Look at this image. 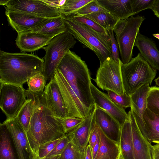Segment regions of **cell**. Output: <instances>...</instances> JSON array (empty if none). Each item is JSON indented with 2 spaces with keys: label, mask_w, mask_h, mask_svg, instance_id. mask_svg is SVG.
I'll return each mask as SVG.
<instances>
[{
  "label": "cell",
  "mask_w": 159,
  "mask_h": 159,
  "mask_svg": "<svg viewBox=\"0 0 159 159\" xmlns=\"http://www.w3.org/2000/svg\"><path fill=\"white\" fill-rule=\"evenodd\" d=\"M27 98L33 102L32 115L26 136L32 152L38 155L40 146L65 136L63 127L54 117L43 92L34 93L25 89Z\"/></svg>",
  "instance_id": "1"
},
{
  "label": "cell",
  "mask_w": 159,
  "mask_h": 159,
  "mask_svg": "<svg viewBox=\"0 0 159 159\" xmlns=\"http://www.w3.org/2000/svg\"><path fill=\"white\" fill-rule=\"evenodd\" d=\"M44 61L38 56L25 53L0 51V82L23 87L32 77L43 73Z\"/></svg>",
  "instance_id": "2"
},
{
  "label": "cell",
  "mask_w": 159,
  "mask_h": 159,
  "mask_svg": "<svg viewBox=\"0 0 159 159\" xmlns=\"http://www.w3.org/2000/svg\"><path fill=\"white\" fill-rule=\"evenodd\" d=\"M57 69L83 105L92 111L95 104L91 93L92 82L90 72L85 61L69 50Z\"/></svg>",
  "instance_id": "3"
},
{
  "label": "cell",
  "mask_w": 159,
  "mask_h": 159,
  "mask_svg": "<svg viewBox=\"0 0 159 159\" xmlns=\"http://www.w3.org/2000/svg\"><path fill=\"white\" fill-rule=\"evenodd\" d=\"M64 17L67 31L93 51L98 57L100 64L107 58L111 57L110 37L100 34L86 25L76 21L72 16Z\"/></svg>",
  "instance_id": "4"
},
{
  "label": "cell",
  "mask_w": 159,
  "mask_h": 159,
  "mask_svg": "<svg viewBox=\"0 0 159 159\" xmlns=\"http://www.w3.org/2000/svg\"><path fill=\"white\" fill-rule=\"evenodd\" d=\"M120 70L125 92L129 96L144 85H151L157 73L140 53L126 64L121 61Z\"/></svg>",
  "instance_id": "5"
},
{
  "label": "cell",
  "mask_w": 159,
  "mask_h": 159,
  "mask_svg": "<svg viewBox=\"0 0 159 159\" xmlns=\"http://www.w3.org/2000/svg\"><path fill=\"white\" fill-rule=\"evenodd\" d=\"M76 43L72 35L67 31L55 36L43 48L45 51L43 74L47 82L53 78L61 60Z\"/></svg>",
  "instance_id": "6"
},
{
  "label": "cell",
  "mask_w": 159,
  "mask_h": 159,
  "mask_svg": "<svg viewBox=\"0 0 159 159\" xmlns=\"http://www.w3.org/2000/svg\"><path fill=\"white\" fill-rule=\"evenodd\" d=\"M120 59L119 62L111 57L107 58L97 70L94 79L97 85L102 90H111L119 95L125 93L120 70Z\"/></svg>",
  "instance_id": "7"
},
{
  "label": "cell",
  "mask_w": 159,
  "mask_h": 159,
  "mask_svg": "<svg viewBox=\"0 0 159 159\" xmlns=\"http://www.w3.org/2000/svg\"><path fill=\"white\" fill-rule=\"evenodd\" d=\"M53 78L63 99L67 113V117L85 119L88 117L93 111H90L83 105L57 68L55 71Z\"/></svg>",
  "instance_id": "8"
},
{
  "label": "cell",
  "mask_w": 159,
  "mask_h": 159,
  "mask_svg": "<svg viewBox=\"0 0 159 159\" xmlns=\"http://www.w3.org/2000/svg\"><path fill=\"white\" fill-rule=\"evenodd\" d=\"M0 107L6 120L14 118L26 101L25 89L23 87L0 83Z\"/></svg>",
  "instance_id": "9"
},
{
  "label": "cell",
  "mask_w": 159,
  "mask_h": 159,
  "mask_svg": "<svg viewBox=\"0 0 159 159\" xmlns=\"http://www.w3.org/2000/svg\"><path fill=\"white\" fill-rule=\"evenodd\" d=\"M144 16H131L123 31L116 38L120 52L121 62L124 64L129 63L132 58V52L139 28L145 20Z\"/></svg>",
  "instance_id": "10"
},
{
  "label": "cell",
  "mask_w": 159,
  "mask_h": 159,
  "mask_svg": "<svg viewBox=\"0 0 159 159\" xmlns=\"http://www.w3.org/2000/svg\"><path fill=\"white\" fill-rule=\"evenodd\" d=\"M10 10L33 14L50 18L61 16L58 8L51 7L42 0H8L3 5Z\"/></svg>",
  "instance_id": "11"
},
{
  "label": "cell",
  "mask_w": 159,
  "mask_h": 159,
  "mask_svg": "<svg viewBox=\"0 0 159 159\" xmlns=\"http://www.w3.org/2000/svg\"><path fill=\"white\" fill-rule=\"evenodd\" d=\"M5 8V15L8 23L13 29L16 31L18 34L32 31L34 29L40 26L49 19Z\"/></svg>",
  "instance_id": "12"
},
{
  "label": "cell",
  "mask_w": 159,
  "mask_h": 159,
  "mask_svg": "<svg viewBox=\"0 0 159 159\" xmlns=\"http://www.w3.org/2000/svg\"><path fill=\"white\" fill-rule=\"evenodd\" d=\"M91 90L95 105L111 115L121 127L128 117V113L124 108L114 102L107 94L99 90L92 83Z\"/></svg>",
  "instance_id": "13"
},
{
  "label": "cell",
  "mask_w": 159,
  "mask_h": 159,
  "mask_svg": "<svg viewBox=\"0 0 159 159\" xmlns=\"http://www.w3.org/2000/svg\"><path fill=\"white\" fill-rule=\"evenodd\" d=\"M3 122L12 138L18 159H29L31 150L26 133L19 121L15 117Z\"/></svg>",
  "instance_id": "14"
},
{
  "label": "cell",
  "mask_w": 159,
  "mask_h": 159,
  "mask_svg": "<svg viewBox=\"0 0 159 159\" xmlns=\"http://www.w3.org/2000/svg\"><path fill=\"white\" fill-rule=\"evenodd\" d=\"M93 122L107 138L119 143L121 126L111 115L96 105Z\"/></svg>",
  "instance_id": "15"
},
{
  "label": "cell",
  "mask_w": 159,
  "mask_h": 159,
  "mask_svg": "<svg viewBox=\"0 0 159 159\" xmlns=\"http://www.w3.org/2000/svg\"><path fill=\"white\" fill-rule=\"evenodd\" d=\"M43 93L54 116L60 118H66L67 113L64 101L53 77L46 85Z\"/></svg>",
  "instance_id": "16"
},
{
  "label": "cell",
  "mask_w": 159,
  "mask_h": 159,
  "mask_svg": "<svg viewBox=\"0 0 159 159\" xmlns=\"http://www.w3.org/2000/svg\"><path fill=\"white\" fill-rule=\"evenodd\" d=\"M53 38L29 31L18 34L16 44L21 51L32 52L43 48Z\"/></svg>",
  "instance_id": "17"
},
{
  "label": "cell",
  "mask_w": 159,
  "mask_h": 159,
  "mask_svg": "<svg viewBox=\"0 0 159 159\" xmlns=\"http://www.w3.org/2000/svg\"><path fill=\"white\" fill-rule=\"evenodd\" d=\"M96 108L95 105L89 116L75 129L66 134L69 141L81 149H86L88 144Z\"/></svg>",
  "instance_id": "18"
},
{
  "label": "cell",
  "mask_w": 159,
  "mask_h": 159,
  "mask_svg": "<svg viewBox=\"0 0 159 159\" xmlns=\"http://www.w3.org/2000/svg\"><path fill=\"white\" fill-rule=\"evenodd\" d=\"M134 46L143 57L153 69L159 70V51L154 41L139 32Z\"/></svg>",
  "instance_id": "19"
},
{
  "label": "cell",
  "mask_w": 159,
  "mask_h": 159,
  "mask_svg": "<svg viewBox=\"0 0 159 159\" xmlns=\"http://www.w3.org/2000/svg\"><path fill=\"white\" fill-rule=\"evenodd\" d=\"M134 159H152L150 149L151 144L142 134L130 110Z\"/></svg>",
  "instance_id": "20"
},
{
  "label": "cell",
  "mask_w": 159,
  "mask_h": 159,
  "mask_svg": "<svg viewBox=\"0 0 159 159\" xmlns=\"http://www.w3.org/2000/svg\"><path fill=\"white\" fill-rule=\"evenodd\" d=\"M150 88L149 84L144 85L130 96V111L140 131L144 126L143 116L147 108V99Z\"/></svg>",
  "instance_id": "21"
},
{
  "label": "cell",
  "mask_w": 159,
  "mask_h": 159,
  "mask_svg": "<svg viewBox=\"0 0 159 159\" xmlns=\"http://www.w3.org/2000/svg\"><path fill=\"white\" fill-rule=\"evenodd\" d=\"M102 7L120 20L126 19L135 14L131 0H97Z\"/></svg>",
  "instance_id": "22"
},
{
  "label": "cell",
  "mask_w": 159,
  "mask_h": 159,
  "mask_svg": "<svg viewBox=\"0 0 159 159\" xmlns=\"http://www.w3.org/2000/svg\"><path fill=\"white\" fill-rule=\"evenodd\" d=\"M144 126L141 131L148 142L159 143V115L147 108L143 116Z\"/></svg>",
  "instance_id": "23"
},
{
  "label": "cell",
  "mask_w": 159,
  "mask_h": 159,
  "mask_svg": "<svg viewBox=\"0 0 159 159\" xmlns=\"http://www.w3.org/2000/svg\"><path fill=\"white\" fill-rule=\"evenodd\" d=\"M119 144L124 159H134L131 125L128 113L127 119L121 127Z\"/></svg>",
  "instance_id": "24"
},
{
  "label": "cell",
  "mask_w": 159,
  "mask_h": 159,
  "mask_svg": "<svg viewBox=\"0 0 159 159\" xmlns=\"http://www.w3.org/2000/svg\"><path fill=\"white\" fill-rule=\"evenodd\" d=\"M98 133L100 145L94 159H117L120 152L119 143L107 138L99 127Z\"/></svg>",
  "instance_id": "25"
},
{
  "label": "cell",
  "mask_w": 159,
  "mask_h": 159,
  "mask_svg": "<svg viewBox=\"0 0 159 159\" xmlns=\"http://www.w3.org/2000/svg\"><path fill=\"white\" fill-rule=\"evenodd\" d=\"M64 18L62 15L58 17L49 18L40 26L34 29L32 31L54 37L67 31Z\"/></svg>",
  "instance_id": "26"
},
{
  "label": "cell",
  "mask_w": 159,
  "mask_h": 159,
  "mask_svg": "<svg viewBox=\"0 0 159 159\" xmlns=\"http://www.w3.org/2000/svg\"><path fill=\"white\" fill-rule=\"evenodd\" d=\"M10 134L6 125L0 124V159H16L11 146Z\"/></svg>",
  "instance_id": "27"
},
{
  "label": "cell",
  "mask_w": 159,
  "mask_h": 159,
  "mask_svg": "<svg viewBox=\"0 0 159 159\" xmlns=\"http://www.w3.org/2000/svg\"><path fill=\"white\" fill-rule=\"evenodd\" d=\"M84 16L94 21L107 31L113 29L120 20L109 12H96Z\"/></svg>",
  "instance_id": "28"
},
{
  "label": "cell",
  "mask_w": 159,
  "mask_h": 159,
  "mask_svg": "<svg viewBox=\"0 0 159 159\" xmlns=\"http://www.w3.org/2000/svg\"><path fill=\"white\" fill-rule=\"evenodd\" d=\"M33 111L32 100L30 98H27L26 101L16 117L24 129L26 135L30 124Z\"/></svg>",
  "instance_id": "29"
},
{
  "label": "cell",
  "mask_w": 159,
  "mask_h": 159,
  "mask_svg": "<svg viewBox=\"0 0 159 159\" xmlns=\"http://www.w3.org/2000/svg\"><path fill=\"white\" fill-rule=\"evenodd\" d=\"M92 0H66L59 9L61 13L66 17L76 15L77 11Z\"/></svg>",
  "instance_id": "30"
},
{
  "label": "cell",
  "mask_w": 159,
  "mask_h": 159,
  "mask_svg": "<svg viewBox=\"0 0 159 159\" xmlns=\"http://www.w3.org/2000/svg\"><path fill=\"white\" fill-rule=\"evenodd\" d=\"M28 90L34 93L43 92L47 83L43 73L37 74L31 77L27 81Z\"/></svg>",
  "instance_id": "31"
},
{
  "label": "cell",
  "mask_w": 159,
  "mask_h": 159,
  "mask_svg": "<svg viewBox=\"0 0 159 159\" xmlns=\"http://www.w3.org/2000/svg\"><path fill=\"white\" fill-rule=\"evenodd\" d=\"M147 108L159 115V87L155 86L150 88L147 99Z\"/></svg>",
  "instance_id": "32"
},
{
  "label": "cell",
  "mask_w": 159,
  "mask_h": 159,
  "mask_svg": "<svg viewBox=\"0 0 159 159\" xmlns=\"http://www.w3.org/2000/svg\"><path fill=\"white\" fill-rule=\"evenodd\" d=\"M86 149H81L70 142L61 155V159H85Z\"/></svg>",
  "instance_id": "33"
},
{
  "label": "cell",
  "mask_w": 159,
  "mask_h": 159,
  "mask_svg": "<svg viewBox=\"0 0 159 159\" xmlns=\"http://www.w3.org/2000/svg\"><path fill=\"white\" fill-rule=\"evenodd\" d=\"M72 16L76 21L86 25L98 33L110 37L107 30L91 19L84 16L75 15Z\"/></svg>",
  "instance_id": "34"
},
{
  "label": "cell",
  "mask_w": 159,
  "mask_h": 159,
  "mask_svg": "<svg viewBox=\"0 0 159 159\" xmlns=\"http://www.w3.org/2000/svg\"><path fill=\"white\" fill-rule=\"evenodd\" d=\"M99 12H109L100 5L97 0H92L80 8L76 15L85 16Z\"/></svg>",
  "instance_id": "35"
},
{
  "label": "cell",
  "mask_w": 159,
  "mask_h": 159,
  "mask_svg": "<svg viewBox=\"0 0 159 159\" xmlns=\"http://www.w3.org/2000/svg\"><path fill=\"white\" fill-rule=\"evenodd\" d=\"M107 91L109 98L117 105L123 108L131 107V102L130 96L125 92L123 95H119L111 90Z\"/></svg>",
  "instance_id": "36"
},
{
  "label": "cell",
  "mask_w": 159,
  "mask_h": 159,
  "mask_svg": "<svg viewBox=\"0 0 159 159\" xmlns=\"http://www.w3.org/2000/svg\"><path fill=\"white\" fill-rule=\"evenodd\" d=\"M54 116L62 125L66 134L75 129L84 120L79 118H63Z\"/></svg>",
  "instance_id": "37"
},
{
  "label": "cell",
  "mask_w": 159,
  "mask_h": 159,
  "mask_svg": "<svg viewBox=\"0 0 159 159\" xmlns=\"http://www.w3.org/2000/svg\"><path fill=\"white\" fill-rule=\"evenodd\" d=\"M155 0H131L133 11L134 14L147 9H151Z\"/></svg>",
  "instance_id": "38"
},
{
  "label": "cell",
  "mask_w": 159,
  "mask_h": 159,
  "mask_svg": "<svg viewBox=\"0 0 159 159\" xmlns=\"http://www.w3.org/2000/svg\"><path fill=\"white\" fill-rule=\"evenodd\" d=\"M63 137L41 145L38 150V154L39 157L41 158L46 157Z\"/></svg>",
  "instance_id": "39"
},
{
  "label": "cell",
  "mask_w": 159,
  "mask_h": 159,
  "mask_svg": "<svg viewBox=\"0 0 159 159\" xmlns=\"http://www.w3.org/2000/svg\"><path fill=\"white\" fill-rule=\"evenodd\" d=\"M69 142V140L66 135L56 145L54 149L46 157H53L61 155Z\"/></svg>",
  "instance_id": "40"
},
{
  "label": "cell",
  "mask_w": 159,
  "mask_h": 159,
  "mask_svg": "<svg viewBox=\"0 0 159 159\" xmlns=\"http://www.w3.org/2000/svg\"><path fill=\"white\" fill-rule=\"evenodd\" d=\"M107 31L110 37L111 43V57L115 61L119 62L120 60L119 56V48L118 43L114 37L113 30Z\"/></svg>",
  "instance_id": "41"
},
{
  "label": "cell",
  "mask_w": 159,
  "mask_h": 159,
  "mask_svg": "<svg viewBox=\"0 0 159 159\" xmlns=\"http://www.w3.org/2000/svg\"><path fill=\"white\" fill-rule=\"evenodd\" d=\"M98 126L93 122L89 139V144L90 145L92 150L97 139L98 135Z\"/></svg>",
  "instance_id": "42"
},
{
  "label": "cell",
  "mask_w": 159,
  "mask_h": 159,
  "mask_svg": "<svg viewBox=\"0 0 159 159\" xmlns=\"http://www.w3.org/2000/svg\"><path fill=\"white\" fill-rule=\"evenodd\" d=\"M127 19L120 20L115 25L113 29L114 32L115 34L116 38L118 37L124 29L127 23Z\"/></svg>",
  "instance_id": "43"
},
{
  "label": "cell",
  "mask_w": 159,
  "mask_h": 159,
  "mask_svg": "<svg viewBox=\"0 0 159 159\" xmlns=\"http://www.w3.org/2000/svg\"><path fill=\"white\" fill-rule=\"evenodd\" d=\"M49 6L58 9H59L63 5L66 0H42Z\"/></svg>",
  "instance_id": "44"
},
{
  "label": "cell",
  "mask_w": 159,
  "mask_h": 159,
  "mask_svg": "<svg viewBox=\"0 0 159 159\" xmlns=\"http://www.w3.org/2000/svg\"><path fill=\"white\" fill-rule=\"evenodd\" d=\"M152 159H159V143L152 145L150 147Z\"/></svg>",
  "instance_id": "45"
},
{
  "label": "cell",
  "mask_w": 159,
  "mask_h": 159,
  "mask_svg": "<svg viewBox=\"0 0 159 159\" xmlns=\"http://www.w3.org/2000/svg\"><path fill=\"white\" fill-rule=\"evenodd\" d=\"M100 143V136L98 133V135L97 140L93 146L92 150L93 159H94L97 154L99 148Z\"/></svg>",
  "instance_id": "46"
},
{
  "label": "cell",
  "mask_w": 159,
  "mask_h": 159,
  "mask_svg": "<svg viewBox=\"0 0 159 159\" xmlns=\"http://www.w3.org/2000/svg\"><path fill=\"white\" fill-rule=\"evenodd\" d=\"M60 155L50 157L40 158L38 155H36L31 151L29 156V159H61Z\"/></svg>",
  "instance_id": "47"
},
{
  "label": "cell",
  "mask_w": 159,
  "mask_h": 159,
  "mask_svg": "<svg viewBox=\"0 0 159 159\" xmlns=\"http://www.w3.org/2000/svg\"><path fill=\"white\" fill-rule=\"evenodd\" d=\"M155 15L159 18V0H155V3L151 9Z\"/></svg>",
  "instance_id": "48"
},
{
  "label": "cell",
  "mask_w": 159,
  "mask_h": 159,
  "mask_svg": "<svg viewBox=\"0 0 159 159\" xmlns=\"http://www.w3.org/2000/svg\"><path fill=\"white\" fill-rule=\"evenodd\" d=\"M85 159H93L92 150L89 144L86 147Z\"/></svg>",
  "instance_id": "49"
},
{
  "label": "cell",
  "mask_w": 159,
  "mask_h": 159,
  "mask_svg": "<svg viewBox=\"0 0 159 159\" xmlns=\"http://www.w3.org/2000/svg\"><path fill=\"white\" fill-rule=\"evenodd\" d=\"M156 84L159 87V76L156 79L154 80Z\"/></svg>",
  "instance_id": "50"
},
{
  "label": "cell",
  "mask_w": 159,
  "mask_h": 159,
  "mask_svg": "<svg viewBox=\"0 0 159 159\" xmlns=\"http://www.w3.org/2000/svg\"><path fill=\"white\" fill-rule=\"evenodd\" d=\"M153 36L159 40V33L152 34Z\"/></svg>",
  "instance_id": "51"
}]
</instances>
